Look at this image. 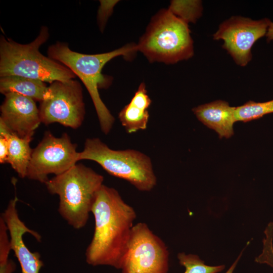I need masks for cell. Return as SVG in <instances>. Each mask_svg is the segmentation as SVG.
Wrapping results in <instances>:
<instances>
[{
	"label": "cell",
	"mask_w": 273,
	"mask_h": 273,
	"mask_svg": "<svg viewBox=\"0 0 273 273\" xmlns=\"http://www.w3.org/2000/svg\"><path fill=\"white\" fill-rule=\"evenodd\" d=\"M93 238L85 251L87 264L121 269L136 214L115 189L103 185L92 209Z\"/></svg>",
	"instance_id": "1"
},
{
	"label": "cell",
	"mask_w": 273,
	"mask_h": 273,
	"mask_svg": "<svg viewBox=\"0 0 273 273\" xmlns=\"http://www.w3.org/2000/svg\"><path fill=\"white\" fill-rule=\"evenodd\" d=\"M137 51V44L127 43L112 51L85 54L70 49L67 42L57 41L49 46L48 56L70 69L81 80L93 102L103 133L107 134L112 129L115 119L102 101L99 89L108 87L112 82L110 76L102 70L105 64L118 56L131 57Z\"/></svg>",
	"instance_id": "2"
},
{
	"label": "cell",
	"mask_w": 273,
	"mask_h": 273,
	"mask_svg": "<svg viewBox=\"0 0 273 273\" xmlns=\"http://www.w3.org/2000/svg\"><path fill=\"white\" fill-rule=\"evenodd\" d=\"M49 36V29L46 26H42L37 37L27 44L1 35L0 77L17 75L50 84L55 81L75 79L77 76L70 69L40 52V47Z\"/></svg>",
	"instance_id": "3"
},
{
	"label": "cell",
	"mask_w": 273,
	"mask_h": 273,
	"mask_svg": "<svg viewBox=\"0 0 273 273\" xmlns=\"http://www.w3.org/2000/svg\"><path fill=\"white\" fill-rule=\"evenodd\" d=\"M104 177L91 168L76 164L44 184L51 194L59 198L58 212L72 227L78 230L86 224Z\"/></svg>",
	"instance_id": "4"
},
{
	"label": "cell",
	"mask_w": 273,
	"mask_h": 273,
	"mask_svg": "<svg viewBox=\"0 0 273 273\" xmlns=\"http://www.w3.org/2000/svg\"><path fill=\"white\" fill-rule=\"evenodd\" d=\"M193 44L188 24L163 9L152 18L137 47L150 62L169 64L192 58Z\"/></svg>",
	"instance_id": "5"
},
{
	"label": "cell",
	"mask_w": 273,
	"mask_h": 273,
	"mask_svg": "<svg viewBox=\"0 0 273 273\" xmlns=\"http://www.w3.org/2000/svg\"><path fill=\"white\" fill-rule=\"evenodd\" d=\"M77 160L94 161L110 174L128 181L141 191H150L157 184L149 156L133 149H111L99 138L86 140Z\"/></svg>",
	"instance_id": "6"
},
{
	"label": "cell",
	"mask_w": 273,
	"mask_h": 273,
	"mask_svg": "<svg viewBox=\"0 0 273 273\" xmlns=\"http://www.w3.org/2000/svg\"><path fill=\"white\" fill-rule=\"evenodd\" d=\"M38 108L41 122L46 125L59 123L73 129L79 128L85 113L81 84L75 79L54 81Z\"/></svg>",
	"instance_id": "7"
},
{
	"label": "cell",
	"mask_w": 273,
	"mask_h": 273,
	"mask_svg": "<svg viewBox=\"0 0 273 273\" xmlns=\"http://www.w3.org/2000/svg\"><path fill=\"white\" fill-rule=\"evenodd\" d=\"M169 251L164 242L144 222L134 225L122 273H168Z\"/></svg>",
	"instance_id": "8"
},
{
	"label": "cell",
	"mask_w": 273,
	"mask_h": 273,
	"mask_svg": "<svg viewBox=\"0 0 273 273\" xmlns=\"http://www.w3.org/2000/svg\"><path fill=\"white\" fill-rule=\"evenodd\" d=\"M77 145L72 142L67 133L56 137L46 131L41 141L33 149L26 177L45 184L48 175H60L78 161Z\"/></svg>",
	"instance_id": "9"
},
{
	"label": "cell",
	"mask_w": 273,
	"mask_h": 273,
	"mask_svg": "<svg viewBox=\"0 0 273 273\" xmlns=\"http://www.w3.org/2000/svg\"><path fill=\"white\" fill-rule=\"evenodd\" d=\"M271 22L267 18L254 20L233 16L219 25L213 38L222 40V47L238 65L245 67L252 60V47L257 40L265 36Z\"/></svg>",
	"instance_id": "10"
},
{
	"label": "cell",
	"mask_w": 273,
	"mask_h": 273,
	"mask_svg": "<svg viewBox=\"0 0 273 273\" xmlns=\"http://www.w3.org/2000/svg\"><path fill=\"white\" fill-rule=\"evenodd\" d=\"M18 200L15 195L14 198L10 201L1 216L8 228L11 249L20 263L21 273H39L40 268L43 266L40 255L37 252L30 251L25 244L23 236L28 233L39 242L41 237L37 232L29 229L20 218L16 207Z\"/></svg>",
	"instance_id": "11"
},
{
	"label": "cell",
	"mask_w": 273,
	"mask_h": 273,
	"mask_svg": "<svg viewBox=\"0 0 273 273\" xmlns=\"http://www.w3.org/2000/svg\"><path fill=\"white\" fill-rule=\"evenodd\" d=\"M4 96L0 107V120L19 136H33L35 129L41 123L35 101L15 93Z\"/></svg>",
	"instance_id": "12"
},
{
	"label": "cell",
	"mask_w": 273,
	"mask_h": 273,
	"mask_svg": "<svg viewBox=\"0 0 273 273\" xmlns=\"http://www.w3.org/2000/svg\"><path fill=\"white\" fill-rule=\"evenodd\" d=\"M236 107L221 100L200 105L192 109L199 121L214 130L220 139H230L234 134V125L237 122Z\"/></svg>",
	"instance_id": "13"
},
{
	"label": "cell",
	"mask_w": 273,
	"mask_h": 273,
	"mask_svg": "<svg viewBox=\"0 0 273 273\" xmlns=\"http://www.w3.org/2000/svg\"><path fill=\"white\" fill-rule=\"evenodd\" d=\"M152 101L145 83H141L130 102L118 114L122 125L128 133L146 129L149 119L148 109Z\"/></svg>",
	"instance_id": "14"
},
{
	"label": "cell",
	"mask_w": 273,
	"mask_h": 273,
	"mask_svg": "<svg viewBox=\"0 0 273 273\" xmlns=\"http://www.w3.org/2000/svg\"><path fill=\"white\" fill-rule=\"evenodd\" d=\"M48 86L40 80L17 76L0 77V92L3 95L17 93L41 102L47 96Z\"/></svg>",
	"instance_id": "15"
},
{
	"label": "cell",
	"mask_w": 273,
	"mask_h": 273,
	"mask_svg": "<svg viewBox=\"0 0 273 273\" xmlns=\"http://www.w3.org/2000/svg\"><path fill=\"white\" fill-rule=\"evenodd\" d=\"M3 137L6 138L8 141L7 163L11 165L19 177H26L33 151L30 146L33 136L21 138L11 132Z\"/></svg>",
	"instance_id": "16"
},
{
	"label": "cell",
	"mask_w": 273,
	"mask_h": 273,
	"mask_svg": "<svg viewBox=\"0 0 273 273\" xmlns=\"http://www.w3.org/2000/svg\"><path fill=\"white\" fill-rule=\"evenodd\" d=\"M270 113H273V100L264 102L249 101L235 109L237 122L251 121Z\"/></svg>",
	"instance_id": "17"
},
{
	"label": "cell",
	"mask_w": 273,
	"mask_h": 273,
	"mask_svg": "<svg viewBox=\"0 0 273 273\" xmlns=\"http://www.w3.org/2000/svg\"><path fill=\"white\" fill-rule=\"evenodd\" d=\"M168 9L186 23H195L202 15V2L199 0H173Z\"/></svg>",
	"instance_id": "18"
},
{
	"label": "cell",
	"mask_w": 273,
	"mask_h": 273,
	"mask_svg": "<svg viewBox=\"0 0 273 273\" xmlns=\"http://www.w3.org/2000/svg\"><path fill=\"white\" fill-rule=\"evenodd\" d=\"M179 264L185 268L184 273H217L224 269L225 266H210L195 254L179 253L177 255Z\"/></svg>",
	"instance_id": "19"
},
{
	"label": "cell",
	"mask_w": 273,
	"mask_h": 273,
	"mask_svg": "<svg viewBox=\"0 0 273 273\" xmlns=\"http://www.w3.org/2000/svg\"><path fill=\"white\" fill-rule=\"evenodd\" d=\"M8 229L3 219L0 217V273H13L16 265L8 259L11 249Z\"/></svg>",
	"instance_id": "20"
},
{
	"label": "cell",
	"mask_w": 273,
	"mask_h": 273,
	"mask_svg": "<svg viewBox=\"0 0 273 273\" xmlns=\"http://www.w3.org/2000/svg\"><path fill=\"white\" fill-rule=\"evenodd\" d=\"M97 13V23L100 31L103 32L108 20L113 12L115 6L118 3L116 0H101Z\"/></svg>",
	"instance_id": "21"
},
{
	"label": "cell",
	"mask_w": 273,
	"mask_h": 273,
	"mask_svg": "<svg viewBox=\"0 0 273 273\" xmlns=\"http://www.w3.org/2000/svg\"><path fill=\"white\" fill-rule=\"evenodd\" d=\"M9 152L8 141L6 138L0 136V163H7Z\"/></svg>",
	"instance_id": "22"
},
{
	"label": "cell",
	"mask_w": 273,
	"mask_h": 273,
	"mask_svg": "<svg viewBox=\"0 0 273 273\" xmlns=\"http://www.w3.org/2000/svg\"><path fill=\"white\" fill-rule=\"evenodd\" d=\"M265 36L266 37V40L268 42L273 40V22H270Z\"/></svg>",
	"instance_id": "23"
},
{
	"label": "cell",
	"mask_w": 273,
	"mask_h": 273,
	"mask_svg": "<svg viewBox=\"0 0 273 273\" xmlns=\"http://www.w3.org/2000/svg\"><path fill=\"white\" fill-rule=\"evenodd\" d=\"M242 254H240L238 257L236 259L235 262L232 264L230 267L228 269L225 273H233L234 269L241 256Z\"/></svg>",
	"instance_id": "24"
}]
</instances>
